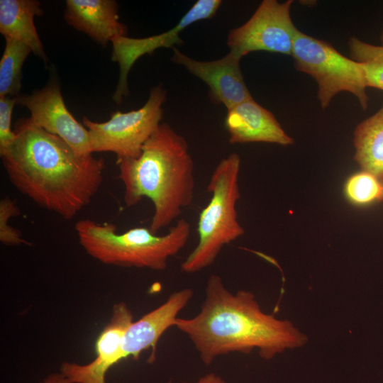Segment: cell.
I'll use <instances>...</instances> for the list:
<instances>
[{"mask_svg":"<svg viewBox=\"0 0 383 383\" xmlns=\"http://www.w3.org/2000/svg\"><path fill=\"white\" fill-rule=\"evenodd\" d=\"M14 132V142L1 156L9 181L41 208L72 219L99 191L104 160L79 155L27 118L17 122Z\"/></svg>","mask_w":383,"mask_h":383,"instance_id":"cell-1","label":"cell"},{"mask_svg":"<svg viewBox=\"0 0 383 383\" xmlns=\"http://www.w3.org/2000/svg\"><path fill=\"white\" fill-rule=\"evenodd\" d=\"M174 326L189 337L206 365L218 356L248 354L254 349L270 360L307 342L292 323L264 313L253 293H232L216 274L207 280L199 312L189 318H178Z\"/></svg>","mask_w":383,"mask_h":383,"instance_id":"cell-2","label":"cell"},{"mask_svg":"<svg viewBox=\"0 0 383 383\" xmlns=\"http://www.w3.org/2000/svg\"><path fill=\"white\" fill-rule=\"evenodd\" d=\"M118 177L124 185V202L131 207L144 197L154 213L150 230L154 234L177 221L193 201L194 162L186 139L161 123L135 159L117 160Z\"/></svg>","mask_w":383,"mask_h":383,"instance_id":"cell-3","label":"cell"},{"mask_svg":"<svg viewBox=\"0 0 383 383\" xmlns=\"http://www.w3.org/2000/svg\"><path fill=\"white\" fill-rule=\"evenodd\" d=\"M74 228L86 252L101 263L156 271L166 269L168 260L185 246L191 233V225L184 218L162 235L144 227L118 233L115 224L89 218L78 221Z\"/></svg>","mask_w":383,"mask_h":383,"instance_id":"cell-4","label":"cell"},{"mask_svg":"<svg viewBox=\"0 0 383 383\" xmlns=\"http://www.w3.org/2000/svg\"><path fill=\"white\" fill-rule=\"evenodd\" d=\"M240 169V156L231 153L213 171L206 188L211 199L199 216V241L182 262L183 272L195 273L211 266L225 245L244 234L236 211Z\"/></svg>","mask_w":383,"mask_h":383,"instance_id":"cell-5","label":"cell"},{"mask_svg":"<svg viewBox=\"0 0 383 383\" xmlns=\"http://www.w3.org/2000/svg\"><path fill=\"white\" fill-rule=\"evenodd\" d=\"M292 56L299 71L311 75L318 87V99L323 109L340 91L358 99L362 109L369 106L366 81L361 65L338 52L328 43L297 30Z\"/></svg>","mask_w":383,"mask_h":383,"instance_id":"cell-6","label":"cell"},{"mask_svg":"<svg viewBox=\"0 0 383 383\" xmlns=\"http://www.w3.org/2000/svg\"><path fill=\"white\" fill-rule=\"evenodd\" d=\"M166 91L160 86L151 88L145 104L137 110L111 113L109 121L82 123L89 133L91 152H111L117 160L138 157L145 142L160 126Z\"/></svg>","mask_w":383,"mask_h":383,"instance_id":"cell-7","label":"cell"},{"mask_svg":"<svg viewBox=\"0 0 383 383\" xmlns=\"http://www.w3.org/2000/svg\"><path fill=\"white\" fill-rule=\"evenodd\" d=\"M292 2L263 0L245 23L230 30V52L240 59L255 51L292 55L298 30L290 16Z\"/></svg>","mask_w":383,"mask_h":383,"instance_id":"cell-8","label":"cell"},{"mask_svg":"<svg viewBox=\"0 0 383 383\" xmlns=\"http://www.w3.org/2000/svg\"><path fill=\"white\" fill-rule=\"evenodd\" d=\"M221 4V0H199L174 27L156 35L140 38L126 35L113 38L111 41L113 45L111 60L118 63L120 74L113 100L119 104L129 94L128 73L138 58L146 54L150 55L159 48H173L175 45L182 44L179 36L182 31L196 21L212 18Z\"/></svg>","mask_w":383,"mask_h":383,"instance_id":"cell-9","label":"cell"},{"mask_svg":"<svg viewBox=\"0 0 383 383\" xmlns=\"http://www.w3.org/2000/svg\"><path fill=\"white\" fill-rule=\"evenodd\" d=\"M16 104L28 109L30 124L60 137L79 155L92 154L88 131L67 109L56 82L31 94H19Z\"/></svg>","mask_w":383,"mask_h":383,"instance_id":"cell-10","label":"cell"},{"mask_svg":"<svg viewBox=\"0 0 383 383\" xmlns=\"http://www.w3.org/2000/svg\"><path fill=\"white\" fill-rule=\"evenodd\" d=\"M133 322L131 310L124 302L113 306L111 318L99 335L95 358L87 363L64 362L60 372L71 383H106L108 370L123 359V336Z\"/></svg>","mask_w":383,"mask_h":383,"instance_id":"cell-11","label":"cell"},{"mask_svg":"<svg viewBox=\"0 0 383 383\" xmlns=\"http://www.w3.org/2000/svg\"><path fill=\"white\" fill-rule=\"evenodd\" d=\"M171 60L186 67L209 87L213 102L223 104L227 110L252 99L240 67V58L230 52L221 59L199 61L173 48Z\"/></svg>","mask_w":383,"mask_h":383,"instance_id":"cell-12","label":"cell"},{"mask_svg":"<svg viewBox=\"0 0 383 383\" xmlns=\"http://www.w3.org/2000/svg\"><path fill=\"white\" fill-rule=\"evenodd\" d=\"M193 295V290L190 288L174 292L160 306L133 321L123 336V359L132 357L137 360L143 351L150 349L148 362L152 363L155 360L158 341L167 329L175 326L179 313L187 306Z\"/></svg>","mask_w":383,"mask_h":383,"instance_id":"cell-13","label":"cell"},{"mask_svg":"<svg viewBox=\"0 0 383 383\" xmlns=\"http://www.w3.org/2000/svg\"><path fill=\"white\" fill-rule=\"evenodd\" d=\"M225 127L231 144L261 142L289 145L294 143L274 116L253 98L228 109Z\"/></svg>","mask_w":383,"mask_h":383,"instance_id":"cell-14","label":"cell"},{"mask_svg":"<svg viewBox=\"0 0 383 383\" xmlns=\"http://www.w3.org/2000/svg\"><path fill=\"white\" fill-rule=\"evenodd\" d=\"M64 16L69 25L103 46L128 32L113 0H67Z\"/></svg>","mask_w":383,"mask_h":383,"instance_id":"cell-15","label":"cell"},{"mask_svg":"<svg viewBox=\"0 0 383 383\" xmlns=\"http://www.w3.org/2000/svg\"><path fill=\"white\" fill-rule=\"evenodd\" d=\"M37 0H1L0 33L27 45L36 56L46 62L48 57L35 28V16L43 15Z\"/></svg>","mask_w":383,"mask_h":383,"instance_id":"cell-16","label":"cell"},{"mask_svg":"<svg viewBox=\"0 0 383 383\" xmlns=\"http://www.w3.org/2000/svg\"><path fill=\"white\" fill-rule=\"evenodd\" d=\"M354 146V159L362 170L383 179V104L356 127Z\"/></svg>","mask_w":383,"mask_h":383,"instance_id":"cell-17","label":"cell"},{"mask_svg":"<svg viewBox=\"0 0 383 383\" xmlns=\"http://www.w3.org/2000/svg\"><path fill=\"white\" fill-rule=\"evenodd\" d=\"M0 60V97H17L21 89L22 67L31 49L23 43L6 38Z\"/></svg>","mask_w":383,"mask_h":383,"instance_id":"cell-18","label":"cell"},{"mask_svg":"<svg viewBox=\"0 0 383 383\" xmlns=\"http://www.w3.org/2000/svg\"><path fill=\"white\" fill-rule=\"evenodd\" d=\"M351 59L359 62L367 87L383 90V45L367 43L352 37L349 40Z\"/></svg>","mask_w":383,"mask_h":383,"instance_id":"cell-19","label":"cell"},{"mask_svg":"<svg viewBox=\"0 0 383 383\" xmlns=\"http://www.w3.org/2000/svg\"><path fill=\"white\" fill-rule=\"evenodd\" d=\"M347 199L358 206L383 201V185L373 174L361 171L350 176L345 184Z\"/></svg>","mask_w":383,"mask_h":383,"instance_id":"cell-20","label":"cell"},{"mask_svg":"<svg viewBox=\"0 0 383 383\" xmlns=\"http://www.w3.org/2000/svg\"><path fill=\"white\" fill-rule=\"evenodd\" d=\"M16 202L9 197L0 201V241L9 246L27 244L19 230L11 227L9 223L11 216L20 215Z\"/></svg>","mask_w":383,"mask_h":383,"instance_id":"cell-21","label":"cell"},{"mask_svg":"<svg viewBox=\"0 0 383 383\" xmlns=\"http://www.w3.org/2000/svg\"><path fill=\"white\" fill-rule=\"evenodd\" d=\"M16 104V97H0V155L9 150L16 139V133L11 130V116Z\"/></svg>","mask_w":383,"mask_h":383,"instance_id":"cell-22","label":"cell"},{"mask_svg":"<svg viewBox=\"0 0 383 383\" xmlns=\"http://www.w3.org/2000/svg\"><path fill=\"white\" fill-rule=\"evenodd\" d=\"M39 383H71L69 380L59 371L48 374Z\"/></svg>","mask_w":383,"mask_h":383,"instance_id":"cell-23","label":"cell"},{"mask_svg":"<svg viewBox=\"0 0 383 383\" xmlns=\"http://www.w3.org/2000/svg\"><path fill=\"white\" fill-rule=\"evenodd\" d=\"M186 383V382H184ZM196 383H226L225 381L215 373L207 374L200 379Z\"/></svg>","mask_w":383,"mask_h":383,"instance_id":"cell-24","label":"cell"},{"mask_svg":"<svg viewBox=\"0 0 383 383\" xmlns=\"http://www.w3.org/2000/svg\"><path fill=\"white\" fill-rule=\"evenodd\" d=\"M380 40H381V41H382V43H383V32H382V34H381Z\"/></svg>","mask_w":383,"mask_h":383,"instance_id":"cell-25","label":"cell"},{"mask_svg":"<svg viewBox=\"0 0 383 383\" xmlns=\"http://www.w3.org/2000/svg\"><path fill=\"white\" fill-rule=\"evenodd\" d=\"M380 181H381V182H382V184L383 185V179H380Z\"/></svg>","mask_w":383,"mask_h":383,"instance_id":"cell-26","label":"cell"}]
</instances>
